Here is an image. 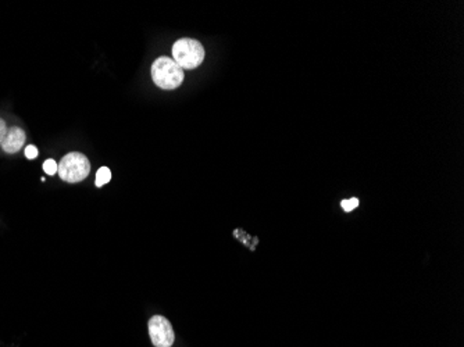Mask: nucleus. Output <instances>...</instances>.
Instances as JSON below:
<instances>
[{"label": "nucleus", "instance_id": "f257e3e1", "mask_svg": "<svg viewBox=\"0 0 464 347\" xmlns=\"http://www.w3.org/2000/svg\"><path fill=\"white\" fill-rule=\"evenodd\" d=\"M152 78L159 88L172 90L182 85L185 72L172 59L161 56L152 64Z\"/></svg>", "mask_w": 464, "mask_h": 347}, {"label": "nucleus", "instance_id": "f03ea898", "mask_svg": "<svg viewBox=\"0 0 464 347\" xmlns=\"http://www.w3.org/2000/svg\"><path fill=\"white\" fill-rule=\"evenodd\" d=\"M172 60L182 70H195L205 60V48L192 38H181L172 46Z\"/></svg>", "mask_w": 464, "mask_h": 347}, {"label": "nucleus", "instance_id": "7ed1b4c3", "mask_svg": "<svg viewBox=\"0 0 464 347\" xmlns=\"http://www.w3.org/2000/svg\"><path fill=\"white\" fill-rule=\"evenodd\" d=\"M57 172L60 178L68 184L81 182L89 175L90 163L85 155L72 152L61 159Z\"/></svg>", "mask_w": 464, "mask_h": 347}, {"label": "nucleus", "instance_id": "20e7f679", "mask_svg": "<svg viewBox=\"0 0 464 347\" xmlns=\"http://www.w3.org/2000/svg\"><path fill=\"white\" fill-rule=\"evenodd\" d=\"M149 336L156 347H171L175 335L170 321L163 315H153L149 319Z\"/></svg>", "mask_w": 464, "mask_h": 347}, {"label": "nucleus", "instance_id": "39448f33", "mask_svg": "<svg viewBox=\"0 0 464 347\" xmlns=\"http://www.w3.org/2000/svg\"><path fill=\"white\" fill-rule=\"evenodd\" d=\"M26 142V132L20 127L8 128L6 137L2 142V148L6 153H17Z\"/></svg>", "mask_w": 464, "mask_h": 347}, {"label": "nucleus", "instance_id": "423d86ee", "mask_svg": "<svg viewBox=\"0 0 464 347\" xmlns=\"http://www.w3.org/2000/svg\"><path fill=\"white\" fill-rule=\"evenodd\" d=\"M112 179V171L108 167H102L97 172V186L101 188Z\"/></svg>", "mask_w": 464, "mask_h": 347}, {"label": "nucleus", "instance_id": "0eeeda50", "mask_svg": "<svg viewBox=\"0 0 464 347\" xmlns=\"http://www.w3.org/2000/svg\"><path fill=\"white\" fill-rule=\"evenodd\" d=\"M57 168H59V164H56V161L52 160V159H49L43 163V170L48 175H54L57 172Z\"/></svg>", "mask_w": 464, "mask_h": 347}, {"label": "nucleus", "instance_id": "6e6552de", "mask_svg": "<svg viewBox=\"0 0 464 347\" xmlns=\"http://www.w3.org/2000/svg\"><path fill=\"white\" fill-rule=\"evenodd\" d=\"M341 204H342V208H343L345 211H352V210H354V208L359 206V199L352 197V199H349V200H343Z\"/></svg>", "mask_w": 464, "mask_h": 347}, {"label": "nucleus", "instance_id": "1a4fd4ad", "mask_svg": "<svg viewBox=\"0 0 464 347\" xmlns=\"http://www.w3.org/2000/svg\"><path fill=\"white\" fill-rule=\"evenodd\" d=\"M26 157L30 159V160L37 159V157H38V149H37L35 146H32V145L27 146V148H26Z\"/></svg>", "mask_w": 464, "mask_h": 347}, {"label": "nucleus", "instance_id": "9d476101", "mask_svg": "<svg viewBox=\"0 0 464 347\" xmlns=\"http://www.w3.org/2000/svg\"><path fill=\"white\" fill-rule=\"evenodd\" d=\"M6 132H8V126L2 119H0V145H2V142H3V139L6 137Z\"/></svg>", "mask_w": 464, "mask_h": 347}]
</instances>
